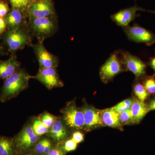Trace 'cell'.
I'll return each instance as SVG.
<instances>
[{
  "instance_id": "6da1fadb",
  "label": "cell",
  "mask_w": 155,
  "mask_h": 155,
  "mask_svg": "<svg viewBox=\"0 0 155 155\" xmlns=\"http://www.w3.org/2000/svg\"><path fill=\"white\" fill-rule=\"evenodd\" d=\"M32 75L21 69L17 73L4 80L0 94V101L5 103L18 96L28 88Z\"/></svg>"
},
{
  "instance_id": "7a4b0ae2",
  "label": "cell",
  "mask_w": 155,
  "mask_h": 155,
  "mask_svg": "<svg viewBox=\"0 0 155 155\" xmlns=\"http://www.w3.org/2000/svg\"><path fill=\"white\" fill-rule=\"evenodd\" d=\"M31 35L28 25L12 30H7L1 38L11 54H16L17 51L32 44Z\"/></svg>"
},
{
  "instance_id": "3957f363",
  "label": "cell",
  "mask_w": 155,
  "mask_h": 155,
  "mask_svg": "<svg viewBox=\"0 0 155 155\" xmlns=\"http://www.w3.org/2000/svg\"><path fill=\"white\" fill-rule=\"evenodd\" d=\"M28 26L31 33L38 41H44L51 37L58 30L57 17L28 18Z\"/></svg>"
},
{
  "instance_id": "277c9868",
  "label": "cell",
  "mask_w": 155,
  "mask_h": 155,
  "mask_svg": "<svg viewBox=\"0 0 155 155\" xmlns=\"http://www.w3.org/2000/svg\"><path fill=\"white\" fill-rule=\"evenodd\" d=\"M13 137L19 154L23 155L32 151L40 137L37 135L33 131L30 121L26 123L21 130Z\"/></svg>"
},
{
  "instance_id": "5b68a950",
  "label": "cell",
  "mask_w": 155,
  "mask_h": 155,
  "mask_svg": "<svg viewBox=\"0 0 155 155\" xmlns=\"http://www.w3.org/2000/svg\"><path fill=\"white\" fill-rule=\"evenodd\" d=\"M60 112L62 114V118L69 130H84V115L82 108L78 107L75 101L67 103L66 105Z\"/></svg>"
},
{
  "instance_id": "8992f818",
  "label": "cell",
  "mask_w": 155,
  "mask_h": 155,
  "mask_svg": "<svg viewBox=\"0 0 155 155\" xmlns=\"http://www.w3.org/2000/svg\"><path fill=\"white\" fill-rule=\"evenodd\" d=\"M120 59L119 51H116L111 54L100 70L101 80L104 83H107L121 72L125 71Z\"/></svg>"
},
{
  "instance_id": "52a82bcc",
  "label": "cell",
  "mask_w": 155,
  "mask_h": 155,
  "mask_svg": "<svg viewBox=\"0 0 155 155\" xmlns=\"http://www.w3.org/2000/svg\"><path fill=\"white\" fill-rule=\"evenodd\" d=\"M118 51L125 70L132 72L137 80H140L146 75V63L129 52L122 50Z\"/></svg>"
},
{
  "instance_id": "ba28073f",
  "label": "cell",
  "mask_w": 155,
  "mask_h": 155,
  "mask_svg": "<svg viewBox=\"0 0 155 155\" xmlns=\"http://www.w3.org/2000/svg\"><path fill=\"white\" fill-rule=\"evenodd\" d=\"M127 38L131 41L143 43L147 45L151 46L155 42V35L139 25L134 24L122 27Z\"/></svg>"
},
{
  "instance_id": "9c48e42d",
  "label": "cell",
  "mask_w": 155,
  "mask_h": 155,
  "mask_svg": "<svg viewBox=\"0 0 155 155\" xmlns=\"http://www.w3.org/2000/svg\"><path fill=\"white\" fill-rule=\"evenodd\" d=\"M57 69L56 68L39 69L36 75L32 76V78L38 81L48 90L63 87L64 83L60 78Z\"/></svg>"
},
{
  "instance_id": "30bf717a",
  "label": "cell",
  "mask_w": 155,
  "mask_h": 155,
  "mask_svg": "<svg viewBox=\"0 0 155 155\" xmlns=\"http://www.w3.org/2000/svg\"><path fill=\"white\" fill-rule=\"evenodd\" d=\"M31 46L37 58L40 69L58 68L59 64L58 57L46 49L44 45V41H38Z\"/></svg>"
},
{
  "instance_id": "8fae6325",
  "label": "cell",
  "mask_w": 155,
  "mask_h": 155,
  "mask_svg": "<svg viewBox=\"0 0 155 155\" xmlns=\"http://www.w3.org/2000/svg\"><path fill=\"white\" fill-rule=\"evenodd\" d=\"M54 17H57V16L52 1H34L28 10V18Z\"/></svg>"
},
{
  "instance_id": "7c38bea8",
  "label": "cell",
  "mask_w": 155,
  "mask_h": 155,
  "mask_svg": "<svg viewBox=\"0 0 155 155\" xmlns=\"http://www.w3.org/2000/svg\"><path fill=\"white\" fill-rule=\"evenodd\" d=\"M138 11H147L155 14V10H147L135 5L130 8L120 10L111 15V18L117 25L122 27H124L128 25L131 21L138 17V14H137V12Z\"/></svg>"
},
{
  "instance_id": "4fadbf2b",
  "label": "cell",
  "mask_w": 155,
  "mask_h": 155,
  "mask_svg": "<svg viewBox=\"0 0 155 155\" xmlns=\"http://www.w3.org/2000/svg\"><path fill=\"white\" fill-rule=\"evenodd\" d=\"M81 108L84 115L83 130L90 131L104 126L101 119V110L87 104H84Z\"/></svg>"
},
{
  "instance_id": "5bb4252c",
  "label": "cell",
  "mask_w": 155,
  "mask_h": 155,
  "mask_svg": "<svg viewBox=\"0 0 155 155\" xmlns=\"http://www.w3.org/2000/svg\"><path fill=\"white\" fill-rule=\"evenodd\" d=\"M55 143H64L70 138V132L68 127L61 117H58L49 128L47 135Z\"/></svg>"
},
{
  "instance_id": "9a60e30c",
  "label": "cell",
  "mask_w": 155,
  "mask_h": 155,
  "mask_svg": "<svg viewBox=\"0 0 155 155\" xmlns=\"http://www.w3.org/2000/svg\"><path fill=\"white\" fill-rule=\"evenodd\" d=\"M28 14L18 9H11L8 15L5 17L7 30H12L16 28L28 26L27 19Z\"/></svg>"
},
{
  "instance_id": "2e32d148",
  "label": "cell",
  "mask_w": 155,
  "mask_h": 155,
  "mask_svg": "<svg viewBox=\"0 0 155 155\" xmlns=\"http://www.w3.org/2000/svg\"><path fill=\"white\" fill-rule=\"evenodd\" d=\"M21 69V64L16 54H11L8 59L0 60V79L5 80Z\"/></svg>"
},
{
  "instance_id": "e0dca14e",
  "label": "cell",
  "mask_w": 155,
  "mask_h": 155,
  "mask_svg": "<svg viewBox=\"0 0 155 155\" xmlns=\"http://www.w3.org/2000/svg\"><path fill=\"white\" fill-rule=\"evenodd\" d=\"M101 119L104 126L121 129L122 124L119 119V114L113 108L101 110Z\"/></svg>"
},
{
  "instance_id": "ac0fdd59",
  "label": "cell",
  "mask_w": 155,
  "mask_h": 155,
  "mask_svg": "<svg viewBox=\"0 0 155 155\" xmlns=\"http://www.w3.org/2000/svg\"><path fill=\"white\" fill-rule=\"evenodd\" d=\"M130 110L132 116V124H139L149 112L148 110L147 104L142 102L137 98H134Z\"/></svg>"
},
{
  "instance_id": "d6986e66",
  "label": "cell",
  "mask_w": 155,
  "mask_h": 155,
  "mask_svg": "<svg viewBox=\"0 0 155 155\" xmlns=\"http://www.w3.org/2000/svg\"><path fill=\"white\" fill-rule=\"evenodd\" d=\"M0 155H20L13 137L0 135Z\"/></svg>"
},
{
  "instance_id": "ffe728a7",
  "label": "cell",
  "mask_w": 155,
  "mask_h": 155,
  "mask_svg": "<svg viewBox=\"0 0 155 155\" xmlns=\"http://www.w3.org/2000/svg\"><path fill=\"white\" fill-rule=\"evenodd\" d=\"M31 127L35 133L38 136H43L48 133L49 128L45 126L40 121L38 116H34L31 120Z\"/></svg>"
},
{
  "instance_id": "44dd1931",
  "label": "cell",
  "mask_w": 155,
  "mask_h": 155,
  "mask_svg": "<svg viewBox=\"0 0 155 155\" xmlns=\"http://www.w3.org/2000/svg\"><path fill=\"white\" fill-rule=\"evenodd\" d=\"M134 93L136 98L142 102L145 103L150 96L149 93L145 88L142 84L138 81L136 82L133 85Z\"/></svg>"
},
{
  "instance_id": "7402d4cb",
  "label": "cell",
  "mask_w": 155,
  "mask_h": 155,
  "mask_svg": "<svg viewBox=\"0 0 155 155\" xmlns=\"http://www.w3.org/2000/svg\"><path fill=\"white\" fill-rule=\"evenodd\" d=\"M12 9H18L28 14L29 7L34 0H9Z\"/></svg>"
},
{
  "instance_id": "603a6c76",
  "label": "cell",
  "mask_w": 155,
  "mask_h": 155,
  "mask_svg": "<svg viewBox=\"0 0 155 155\" xmlns=\"http://www.w3.org/2000/svg\"><path fill=\"white\" fill-rule=\"evenodd\" d=\"M51 139L47 135L41 137L38 141L37 142L31 152L35 153L38 155H43L46 147Z\"/></svg>"
},
{
  "instance_id": "cb8c5ba5",
  "label": "cell",
  "mask_w": 155,
  "mask_h": 155,
  "mask_svg": "<svg viewBox=\"0 0 155 155\" xmlns=\"http://www.w3.org/2000/svg\"><path fill=\"white\" fill-rule=\"evenodd\" d=\"M142 84L150 94H155V73L153 75H145L141 78Z\"/></svg>"
},
{
  "instance_id": "d4e9b609",
  "label": "cell",
  "mask_w": 155,
  "mask_h": 155,
  "mask_svg": "<svg viewBox=\"0 0 155 155\" xmlns=\"http://www.w3.org/2000/svg\"><path fill=\"white\" fill-rule=\"evenodd\" d=\"M38 117L42 123L49 128L51 127L53 123L58 117L47 111H45L39 114Z\"/></svg>"
},
{
  "instance_id": "484cf974",
  "label": "cell",
  "mask_w": 155,
  "mask_h": 155,
  "mask_svg": "<svg viewBox=\"0 0 155 155\" xmlns=\"http://www.w3.org/2000/svg\"><path fill=\"white\" fill-rule=\"evenodd\" d=\"M134 98H128L122 101L116 106L113 107V109L118 114H120L124 111L130 109L134 102Z\"/></svg>"
},
{
  "instance_id": "4316f807",
  "label": "cell",
  "mask_w": 155,
  "mask_h": 155,
  "mask_svg": "<svg viewBox=\"0 0 155 155\" xmlns=\"http://www.w3.org/2000/svg\"><path fill=\"white\" fill-rule=\"evenodd\" d=\"M119 119L122 125L132 124V116L130 109L119 114Z\"/></svg>"
},
{
  "instance_id": "83f0119b",
  "label": "cell",
  "mask_w": 155,
  "mask_h": 155,
  "mask_svg": "<svg viewBox=\"0 0 155 155\" xmlns=\"http://www.w3.org/2000/svg\"><path fill=\"white\" fill-rule=\"evenodd\" d=\"M78 144L72 138H69L63 143V148L66 153L74 151L77 148Z\"/></svg>"
},
{
  "instance_id": "f1b7e54d",
  "label": "cell",
  "mask_w": 155,
  "mask_h": 155,
  "mask_svg": "<svg viewBox=\"0 0 155 155\" xmlns=\"http://www.w3.org/2000/svg\"><path fill=\"white\" fill-rule=\"evenodd\" d=\"M10 11L8 1L0 0V17L5 18Z\"/></svg>"
},
{
  "instance_id": "f546056e",
  "label": "cell",
  "mask_w": 155,
  "mask_h": 155,
  "mask_svg": "<svg viewBox=\"0 0 155 155\" xmlns=\"http://www.w3.org/2000/svg\"><path fill=\"white\" fill-rule=\"evenodd\" d=\"M67 153L65 152L63 148V143H55L52 149L48 155H66Z\"/></svg>"
},
{
  "instance_id": "4dcf8cb0",
  "label": "cell",
  "mask_w": 155,
  "mask_h": 155,
  "mask_svg": "<svg viewBox=\"0 0 155 155\" xmlns=\"http://www.w3.org/2000/svg\"><path fill=\"white\" fill-rule=\"evenodd\" d=\"M71 138L77 144H78L84 140V135L80 130H75L72 133Z\"/></svg>"
},
{
  "instance_id": "1f68e13d",
  "label": "cell",
  "mask_w": 155,
  "mask_h": 155,
  "mask_svg": "<svg viewBox=\"0 0 155 155\" xmlns=\"http://www.w3.org/2000/svg\"><path fill=\"white\" fill-rule=\"evenodd\" d=\"M7 29V24L5 18L0 17V38Z\"/></svg>"
},
{
  "instance_id": "d6a6232c",
  "label": "cell",
  "mask_w": 155,
  "mask_h": 155,
  "mask_svg": "<svg viewBox=\"0 0 155 155\" xmlns=\"http://www.w3.org/2000/svg\"><path fill=\"white\" fill-rule=\"evenodd\" d=\"M147 104V107L149 112L155 110V98L150 100Z\"/></svg>"
},
{
  "instance_id": "836d02e7",
  "label": "cell",
  "mask_w": 155,
  "mask_h": 155,
  "mask_svg": "<svg viewBox=\"0 0 155 155\" xmlns=\"http://www.w3.org/2000/svg\"><path fill=\"white\" fill-rule=\"evenodd\" d=\"M148 64L154 70L155 72V56L150 58Z\"/></svg>"
},
{
  "instance_id": "e575fe53",
  "label": "cell",
  "mask_w": 155,
  "mask_h": 155,
  "mask_svg": "<svg viewBox=\"0 0 155 155\" xmlns=\"http://www.w3.org/2000/svg\"><path fill=\"white\" fill-rule=\"evenodd\" d=\"M5 54V51H4V48H3L2 45L0 42V56L4 55Z\"/></svg>"
},
{
  "instance_id": "d590c367",
  "label": "cell",
  "mask_w": 155,
  "mask_h": 155,
  "mask_svg": "<svg viewBox=\"0 0 155 155\" xmlns=\"http://www.w3.org/2000/svg\"><path fill=\"white\" fill-rule=\"evenodd\" d=\"M23 155H38L36 154L35 153L32 152H30L27 153Z\"/></svg>"
},
{
  "instance_id": "8d00e7d4",
  "label": "cell",
  "mask_w": 155,
  "mask_h": 155,
  "mask_svg": "<svg viewBox=\"0 0 155 155\" xmlns=\"http://www.w3.org/2000/svg\"><path fill=\"white\" fill-rule=\"evenodd\" d=\"M40 1V0H34V1ZM49 1H52V0H49Z\"/></svg>"
}]
</instances>
